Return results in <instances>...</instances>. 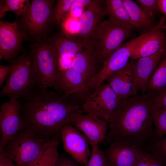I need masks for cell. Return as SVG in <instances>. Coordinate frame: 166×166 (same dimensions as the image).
Returning a JSON list of instances; mask_svg holds the SVG:
<instances>
[{
  "instance_id": "cell-17",
  "label": "cell",
  "mask_w": 166,
  "mask_h": 166,
  "mask_svg": "<svg viewBox=\"0 0 166 166\" xmlns=\"http://www.w3.org/2000/svg\"><path fill=\"white\" fill-rule=\"evenodd\" d=\"M87 83L83 75L71 68L61 69L53 88L78 101L81 89Z\"/></svg>"
},
{
  "instance_id": "cell-38",
  "label": "cell",
  "mask_w": 166,
  "mask_h": 166,
  "mask_svg": "<svg viewBox=\"0 0 166 166\" xmlns=\"http://www.w3.org/2000/svg\"><path fill=\"white\" fill-rule=\"evenodd\" d=\"M159 10L166 17V0H158Z\"/></svg>"
},
{
  "instance_id": "cell-39",
  "label": "cell",
  "mask_w": 166,
  "mask_h": 166,
  "mask_svg": "<svg viewBox=\"0 0 166 166\" xmlns=\"http://www.w3.org/2000/svg\"><path fill=\"white\" fill-rule=\"evenodd\" d=\"M165 36H166V33H165Z\"/></svg>"
},
{
  "instance_id": "cell-25",
  "label": "cell",
  "mask_w": 166,
  "mask_h": 166,
  "mask_svg": "<svg viewBox=\"0 0 166 166\" xmlns=\"http://www.w3.org/2000/svg\"><path fill=\"white\" fill-rule=\"evenodd\" d=\"M59 138L50 141L45 148L37 161L30 166H56L58 156Z\"/></svg>"
},
{
  "instance_id": "cell-20",
  "label": "cell",
  "mask_w": 166,
  "mask_h": 166,
  "mask_svg": "<svg viewBox=\"0 0 166 166\" xmlns=\"http://www.w3.org/2000/svg\"><path fill=\"white\" fill-rule=\"evenodd\" d=\"M100 67L91 49L85 47L73 58L69 68L83 75L88 82L99 72Z\"/></svg>"
},
{
  "instance_id": "cell-37",
  "label": "cell",
  "mask_w": 166,
  "mask_h": 166,
  "mask_svg": "<svg viewBox=\"0 0 166 166\" xmlns=\"http://www.w3.org/2000/svg\"><path fill=\"white\" fill-rule=\"evenodd\" d=\"M92 0H74L71 9L77 7H86L91 3Z\"/></svg>"
},
{
  "instance_id": "cell-3",
  "label": "cell",
  "mask_w": 166,
  "mask_h": 166,
  "mask_svg": "<svg viewBox=\"0 0 166 166\" xmlns=\"http://www.w3.org/2000/svg\"><path fill=\"white\" fill-rule=\"evenodd\" d=\"M132 31L108 20L99 24L91 37L89 46L101 68L110 55L131 37Z\"/></svg>"
},
{
  "instance_id": "cell-5",
  "label": "cell",
  "mask_w": 166,
  "mask_h": 166,
  "mask_svg": "<svg viewBox=\"0 0 166 166\" xmlns=\"http://www.w3.org/2000/svg\"><path fill=\"white\" fill-rule=\"evenodd\" d=\"M37 88L24 98L48 111L62 126L68 117L84 112L78 101L57 91Z\"/></svg>"
},
{
  "instance_id": "cell-21",
  "label": "cell",
  "mask_w": 166,
  "mask_h": 166,
  "mask_svg": "<svg viewBox=\"0 0 166 166\" xmlns=\"http://www.w3.org/2000/svg\"><path fill=\"white\" fill-rule=\"evenodd\" d=\"M104 9L110 22L132 30L136 28L122 0H104Z\"/></svg>"
},
{
  "instance_id": "cell-24",
  "label": "cell",
  "mask_w": 166,
  "mask_h": 166,
  "mask_svg": "<svg viewBox=\"0 0 166 166\" xmlns=\"http://www.w3.org/2000/svg\"><path fill=\"white\" fill-rule=\"evenodd\" d=\"M124 5L135 28L147 31L151 29L152 18L137 3L132 0H122Z\"/></svg>"
},
{
  "instance_id": "cell-4",
  "label": "cell",
  "mask_w": 166,
  "mask_h": 166,
  "mask_svg": "<svg viewBox=\"0 0 166 166\" xmlns=\"http://www.w3.org/2000/svg\"><path fill=\"white\" fill-rule=\"evenodd\" d=\"M50 141L23 128L8 141L0 153L11 159L16 166H30L37 161Z\"/></svg>"
},
{
  "instance_id": "cell-36",
  "label": "cell",
  "mask_w": 166,
  "mask_h": 166,
  "mask_svg": "<svg viewBox=\"0 0 166 166\" xmlns=\"http://www.w3.org/2000/svg\"><path fill=\"white\" fill-rule=\"evenodd\" d=\"M0 166H16L10 158L0 153Z\"/></svg>"
},
{
  "instance_id": "cell-2",
  "label": "cell",
  "mask_w": 166,
  "mask_h": 166,
  "mask_svg": "<svg viewBox=\"0 0 166 166\" xmlns=\"http://www.w3.org/2000/svg\"><path fill=\"white\" fill-rule=\"evenodd\" d=\"M12 68L0 96L10 99L23 98L38 87L37 70L33 55L22 54L11 63Z\"/></svg>"
},
{
  "instance_id": "cell-6",
  "label": "cell",
  "mask_w": 166,
  "mask_h": 166,
  "mask_svg": "<svg viewBox=\"0 0 166 166\" xmlns=\"http://www.w3.org/2000/svg\"><path fill=\"white\" fill-rule=\"evenodd\" d=\"M54 2L51 0L32 1L27 12L20 17L18 24L24 38L38 40L47 32L53 22Z\"/></svg>"
},
{
  "instance_id": "cell-16",
  "label": "cell",
  "mask_w": 166,
  "mask_h": 166,
  "mask_svg": "<svg viewBox=\"0 0 166 166\" xmlns=\"http://www.w3.org/2000/svg\"><path fill=\"white\" fill-rule=\"evenodd\" d=\"M108 84L121 100L137 95L132 66L130 61L123 68L115 72L107 80Z\"/></svg>"
},
{
  "instance_id": "cell-1",
  "label": "cell",
  "mask_w": 166,
  "mask_h": 166,
  "mask_svg": "<svg viewBox=\"0 0 166 166\" xmlns=\"http://www.w3.org/2000/svg\"><path fill=\"white\" fill-rule=\"evenodd\" d=\"M156 106L152 98L141 94L121 100L109 122L105 138L147 152L156 140L153 121Z\"/></svg>"
},
{
  "instance_id": "cell-31",
  "label": "cell",
  "mask_w": 166,
  "mask_h": 166,
  "mask_svg": "<svg viewBox=\"0 0 166 166\" xmlns=\"http://www.w3.org/2000/svg\"><path fill=\"white\" fill-rule=\"evenodd\" d=\"M135 166H163L153 156L142 151Z\"/></svg>"
},
{
  "instance_id": "cell-22",
  "label": "cell",
  "mask_w": 166,
  "mask_h": 166,
  "mask_svg": "<svg viewBox=\"0 0 166 166\" xmlns=\"http://www.w3.org/2000/svg\"><path fill=\"white\" fill-rule=\"evenodd\" d=\"M58 58L72 59L85 47L84 44L66 36L55 37L49 41Z\"/></svg>"
},
{
  "instance_id": "cell-19",
  "label": "cell",
  "mask_w": 166,
  "mask_h": 166,
  "mask_svg": "<svg viewBox=\"0 0 166 166\" xmlns=\"http://www.w3.org/2000/svg\"><path fill=\"white\" fill-rule=\"evenodd\" d=\"M165 29L159 28L149 34L135 49L130 59L134 60L151 55L166 47Z\"/></svg>"
},
{
  "instance_id": "cell-18",
  "label": "cell",
  "mask_w": 166,
  "mask_h": 166,
  "mask_svg": "<svg viewBox=\"0 0 166 166\" xmlns=\"http://www.w3.org/2000/svg\"><path fill=\"white\" fill-rule=\"evenodd\" d=\"M143 150L119 143L110 144L103 152L109 166H135Z\"/></svg>"
},
{
  "instance_id": "cell-23",
  "label": "cell",
  "mask_w": 166,
  "mask_h": 166,
  "mask_svg": "<svg viewBox=\"0 0 166 166\" xmlns=\"http://www.w3.org/2000/svg\"><path fill=\"white\" fill-rule=\"evenodd\" d=\"M166 89V50L149 79L145 93L153 98Z\"/></svg>"
},
{
  "instance_id": "cell-7",
  "label": "cell",
  "mask_w": 166,
  "mask_h": 166,
  "mask_svg": "<svg viewBox=\"0 0 166 166\" xmlns=\"http://www.w3.org/2000/svg\"><path fill=\"white\" fill-rule=\"evenodd\" d=\"M146 32L124 42L109 57L99 72L82 88V92L86 94L99 87L113 73L124 67L129 61L135 49L148 36Z\"/></svg>"
},
{
  "instance_id": "cell-10",
  "label": "cell",
  "mask_w": 166,
  "mask_h": 166,
  "mask_svg": "<svg viewBox=\"0 0 166 166\" xmlns=\"http://www.w3.org/2000/svg\"><path fill=\"white\" fill-rule=\"evenodd\" d=\"M107 124L94 115L82 113L72 114L68 117L65 123L82 132L91 146L98 144L105 138L108 128Z\"/></svg>"
},
{
  "instance_id": "cell-12",
  "label": "cell",
  "mask_w": 166,
  "mask_h": 166,
  "mask_svg": "<svg viewBox=\"0 0 166 166\" xmlns=\"http://www.w3.org/2000/svg\"><path fill=\"white\" fill-rule=\"evenodd\" d=\"M61 136L65 150L78 164L85 166L91 152L85 135L72 126L65 124L61 129Z\"/></svg>"
},
{
  "instance_id": "cell-34",
  "label": "cell",
  "mask_w": 166,
  "mask_h": 166,
  "mask_svg": "<svg viewBox=\"0 0 166 166\" xmlns=\"http://www.w3.org/2000/svg\"><path fill=\"white\" fill-rule=\"evenodd\" d=\"M12 68L11 64L3 66L0 65V87H3V85L9 75Z\"/></svg>"
},
{
  "instance_id": "cell-15",
  "label": "cell",
  "mask_w": 166,
  "mask_h": 166,
  "mask_svg": "<svg viewBox=\"0 0 166 166\" xmlns=\"http://www.w3.org/2000/svg\"><path fill=\"white\" fill-rule=\"evenodd\" d=\"M166 50L165 47L151 55L132 60L135 84L141 94L145 93L147 84Z\"/></svg>"
},
{
  "instance_id": "cell-26",
  "label": "cell",
  "mask_w": 166,
  "mask_h": 166,
  "mask_svg": "<svg viewBox=\"0 0 166 166\" xmlns=\"http://www.w3.org/2000/svg\"><path fill=\"white\" fill-rule=\"evenodd\" d=\"M30 6L27 0H6L0 3V18L1 19L8 11H12L16 16V21L19 17L28 10Z\"/></svg>"
},
{
  "instance_id": "cell-29",
  "label": "cell",
  "mask_w": 166,
  "mask_h": 166,
  "mask_svg": "<svg viewBox=\"0 0 166 166\" xmlns=\"http://www.w3.org/2000/svg\"><path fill=\"white\" fill-rule=\"evenodd\" d=\"M147 152L166 166V137L156 140Z\"/></svg>"
},
{
  "instance_id": "cell-11",
  "label": "cell",
  "mask_w": 166,
  "mask_h": 166,
  "mask_svg": "<svg viewBox=\"0 0 166 166\" xmlns=\"http://www.w3.org/2000/svg\"><path fill=\"white\" fill-rule=\"evenodd\" d=\"M23 128L21 105L18 100L10 99L1 105L0 152L8 141Z\"/></svg>"
},
{
  "instance_id": "cell-14",
  "label": "cell",
  "mask_w": 166,
  "mask_h": 166,
  "mask_svg": "<svg viewBox=\"0 0 166 166\" xmlns=\"http://www.w3.org/2000/svg\"><path fill=\"white\" fill-rule=\"evenodd\" d=\"M23 38L17 22L0 21V59L12 63L18 57Z\"/></svg>"
},
{
  "instance_id": "cell-13",
  "label": "cell",
  "mask_w": 166,
  "mask_h": 166,
  "mask_svg": "<svg viewBox=\"0 0 166 166\" xmlns=\"http://www.w3.org/2000/svg\"><path fill=\"white\" fill-rule=\"evenodd\" d=\"M105 15L104 0H92L78 20L75 40L88 46L91 37Z\"/></svg>"
},
{
  "instance_id": "cell-9",
  "label": "cell",
  "mask_w": 166,
  "mask_h": 166,
  "mask_svg": "<svg viewBox=\"0 0 166 166\" xmlns=\"http://www.w3.org/2000/svg\"><path fill=\"white\" fill-rule=\"evenodd\" d=\"M121 100L108 84L103 83L87 94L81 106L84 112L94 115L108 123L116 111Z\"/></svg>"
},
{
  "instance_id": "cell-35",
  "label": "cell",
  "mask_w": 166,
  "mask_h": 166,
  "mask_svg": "<svg viewBox=\"0 0 166 166\" xmlns=\"http://www.w3.org/2000/svg\"><path fill=\"white\" fill-rule=\"evenodd\" d=\"M152 98L156 106L166 109V89Z\"/></svg>"
},
{
  "instance_id": "cell-27",
  "label": "cell",
  "mask_w": 166,
  "mask_h": 166,
  "mask_svg": "<svg viewBox=\"0 0 166 166\" xmlns=\"http://www.w3.org/2000/svg\"><path fill=\"white\" fill-rule=\"evenodd\" d=\"M153 127L156 140L166 135V109L156 106Z\"/></svg>"
},
{
  "instance_id": "cell-8",
  "label": "cell",
  "mask_w": 166,
  "mask_h": 166,
  "mask_svg": "<svg viewBox=\"0 0 166 166\" xmlns=\"http://www.w3.org/2000/svg\"><path fill=\"white\" fill-rule=\"evenodd\" d=\"M37 70L38 87L53 88L59 73L58 59L53 45L49 42L34 45L31 52Z\"/></svg>"
},
{
  "instance_id": "cell-33",
  "label": "cell",
  "mask_w": 166,
  "mask_h": 166,
  "mask_svg": "<svg viewBox=\"0 0 166 166\" xmlns=\"http://www.w3.org/2000/svg\"><path fill=\"white\" fill-rule=\"evenodd\" d=\"M78 164L72 157L58 156L56 166H78Z\"/></svg>"
},
{
  "instance_id": "cell-32",
  "label": "cell",
  "mask_w": 166,
  "mask_h": 166,
  "mask_svg": "<svg viewBox=\"0 0 166 166\" xmlns=\"http://www.w3.org/2000/svg\"><path fill=\"white\" fill-rule=\"evenodd\" d=\"M142 9L152 18L159 10L158 0H136Z\"/></svg>"
},
{
  "instance_id": "cell-30",
  "label": "cell",
  "mask_w": 166,
  "mask_h": 166,
  "mask_svg": "<svg viewBox=\"0 0 166 166\" xmlns=\"http://www.w3.org/2000/svg\"><path fill=\"white\" fill-rule=\"evenodd\" d=\"M90 156L85 166H109L106 157L98 146V144L91 145Z\"/></svg>"
},
{
  "instance_id": "cell-28",
  "label": "cell",
  "mask_w": 166,
  "mask_h": 166,
  "mask_svg": "<svg viewBox=\"0 0 166 166\" xmlns=\"http://www.w3.org/2000/svg\"><path fill=\"white\" fill-rule=\"evenodd\" d=\"M74 0H59L53 8L52 14L53 23L60 24L71 9Z\"/></svg>"
}]
</instances>
